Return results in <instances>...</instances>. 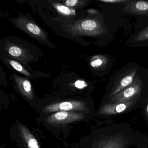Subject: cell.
<instances>
[{
  "label": "cell",
  "mask_w": 148,
  "mask_h": 148,
  "mask_svg": "<svg viewBox=\"0 0 148 148\" xmlns=\"http://www.w3.org/2000/svg\"><path fill=\"white\" fill-rule=\"evenodd\" d=\"M67 31L72 36H97L103 32L100 21L93 18L77 21L68 25Z\"/></svg>",
  "instance_id": "6da1fadb"
},
{
  "label": "cell",
  "mask_w": 148,
  "mask_h": 148,
  "mask_svg": "<svg viewBox=\"0 0 148 148\" xmlns=\"http://www.w3.org/2000/svg\"><path fill=\"white\" fill-rule=\"evenodd\" d=\"M83 112H77L60 111L53 112L46 118L45 122L49 125L61 126L84 119Z\"/></svg>",
  "instance_id": "7a4b0ae2"
},
{
  "label": "cell",
  "mask_w": 148,
  "mask_h": 148,
  "mask_svg": "<svg viewBox=\"0 0 148 148\" xmlns=\"http://www.w3.org/2000/svg\"><path fill=\"white\" fill-rule=\"evenodd\" d=\"M87 110L86 104L80 100H70L49 105L44 107V113H50L60 111L83 112Z\"/></svg>",
  "instance_id": "3957f363"
},
{
  "label": "cell",
  "mask_w": 148,
  "mask_h": 148,
  "mask_svg": "<svg viewBox=\"0 0 148 148\" xmlns=\"http://www.w3.org/2000/svg\"><path fill=\"white\" fill-rule=\"evenodd\" d=\"M14 21L18 28L34 38L44 42L48 41L45 32L28 18L21 17L15 19Z\"/></svg>",
  "instance_id": "277c9868"
},
{
  "label": "cell",
  "mask_w": 148,
  "mask_h": 148,
  "mask_svg": "<svg viewBox=\"0 0 148 148\" xmlns=\"http://www.w3.org/2000/svg\"><path fill=\"white\" fill-rule=\"evenodd\" d=\"M141 83L138 78L136 79L129 86L117 94L112 96L111 100L114 103H123L133 100L141 91Z\"/></svg>",
  "instance_id": "5b68a950"
},
{
  "label": "cell",
  "mask_w": 148,
  "mask_h": 148,
  "mask_svg": "<svg viewBox=\"0 0 148 148\" xmlns=\"http://www.w3.org/2000/svg\"><path fill=\"white\" fill-rule=\"evenodd\" d=\"M18 129L19 137L25 148H40L38 140L26 126L18 123Z\"/></svg>",
  "instance_id": "8992f818"
},
{
  "label": "cell",
  "mask_w": 148,
  "mask_h": 148,
  "mask_svg": "<svg viewBox=\"0 0 148 148\" xmlns=\"http://www.w3.org/2000/svg\"><path fill=\"white\" fill-rule=\"evenodd\" d=\"M5 50L10 56L24 64H26L30 59L29 53L25 49L19 46L11 44L6 46Z\"/></svg>",
  "instance_id": "52a82bcc"
},
{
  "label": "cell",
  "mask_w": 148,
  "mask_h": 148,
  "mask_svg": "<svg viewBox=\"0 0 148 148\" xmlns=\"http://www.w3.org/2000/svg\"><path fill=\"white\" fill-rule=\"evenodd\" d=\"M134 103V99L123 103L106 104L104 106L100 111L102 115H109L121 113L131 106Z\"/></svg>",
  "instance_id": "ba28073f"
},
{
  "label": "cell",
  "mask_w": 148,
  "mask_h": 148,
  "mask_svg": "<svg viewBox=\"0 0 148 148\" xmlns=\"http://www.w3.org/2000/svg\"><path fill=\"white\" fill-rule=\"evenodd\" d=\"M14 79L18 88L21 94L29 100H32L34 94L30 81L27 79L18 75H14Z\"/></svg>",
  "instance_id": "9c48e42d"
},
{
  "label": "cell",
  "mask_w": 148,
  "mask_h": 148,
  "mask_svg": "<svg viewBox=\"0 0 148 148\" xmlns=\"http://www.w3.org/2000/svg\"><path fill=\"white\" fill-rule=\"evenodd\" d=\"M136 73V71H133L123 77L115 86V88L110 94V96L112 97L117 94L124 88L130 85L133 82V78Z\"/></svg>",
  "instance_id": "30bf717a"
},
{
  "label": "cell",
  "mask_w": 148,
  "mask_h": 148,
  "mask_svg": "<svg viewBox=\"0 0 148 148\" xmlns=\"http://www.w3.org/2000/svg\"><path fill=\"white\" fill-rule=\"evenodd\" d=\"M124 145L123 141L121 138L112 137L99 142L97 148H123Z\"/></svg>",
  "instance_id": "8fae6325"
},
{
  "label": "cell",
  "mask_w": 148,
  "mask_h": 148,
  "mask_svg": "<svg viewBox=\"0 0 148 148\" xmlns=\"http://www.w3.org/2000/svg\"><path fill=\"white\" fill-rule=\"evenodd\" d=\"M127 11L133 14H148V2L143 1L130 3L126 8Z\"/></svg>",
  "instance_id": "7c38bea8"
},
{
  "label": "cell",
  "mask_w": 148,
  "mask_h": 148,
  "mask_svg": "<svg viewBox=\"0 0 148 148\" xmlns=\"http://www.w3.org/2000/svg\"><path fill=\"white\" fill-rule=\"evenodd\" d=\"M53 5L60 14L64 16H73L76 14L75 10L60 3H53Z\"/></svg>",
  "instance_id": "4fadbf2b"
},
{
  "label": "cell",
  "mask_w": 148,
  "mask_h": 148,
  "mask_svg": "<svg viewBox=\"0 0 148 148\" xmlns=\"http://www.w3.org/2000/svg\"><path fill=\"white\" fill-rule=\"evenodd\" d=\"M107 63V59L103 56H96L91 60L90 65L94 68H99L105 65Z\"/></svg>",
  "instance_id": "5bb4252c"
},
{
  "label": "cell",
  "mask_w": 148,
  "mask_h": 148,
  "mask_svg": "<svg viewBox=\"0 0 148 148\" xmlns=\"http://www.w3.org/2000/svg\"><path fill=\"white\" fill-rule=\"evenodd\" d=\"M8 62L12 66V67L14 69H15L16 71L24 74L25 76H28V77L31 76L30 73L27 71H26L18 62L15 61V60H8Z\"/></svg>",
  "instance_id": "9a60e30c"
},
{
  "label": "cell",
  "mask_w": 148,
  "mask_h": 148,
  "mask_svg": "<svg viewBox=\"0 0 148 148\" xmlns=\"http://www.w3.org/2000/svg\"><path fill=\"white\" fill-rule=\"evenodd\" d=\"M148 40V27L141 31L136 37V40L137 41Z\"/></svg>",
  "instance_id": "2e32d148"
},
{
  "label": "cell",
  "mask_w": 148,
  "mask_h": 148,
  "mask_svg": "<svg viewBox=\"0 0 148 148\" xmlns=\"http://www.w3.org/2000/svg\"><path fill=\"white\" fill-rule=\"evenodd\" d=\"M83 3L84 1H79L78 0H67L65 2L66 5L71 8L75 7L80 5H83Z\"/></svg>",
  "instance_id": "e0dca14e"
},
{
  "label": "cell",
  "mask_w": 148,
  "mask_h": 148,
  "mask_svg": "<svg viewBox=\"0 0 148 148\" xmlns=\"http://www.w3.org/2000/svg\"><path fill=\"white\" fill-rule=\"evenodd\" d=\"M75 86L79 89H82L85 86H86V83L85 81L82 80H78L75 84Z\"/></svg>",
  "instance_id": "ac0fdd59"
},
{
  "label": "cell",
  "mask_w": 148,
  "mask_h": 148,
  "mask_svg": "<svg viewBox=\"0 0 148 148\" xmlns=\"http://www.w3.org/2000/svg\"><path fill=\"white\" fill-rule=\"evenodd\" d=\"M100 1L102 2H106V3H119V2H123L126 1H123V0H101Z\"/></svg>",
  "instance_id": "d6986e66"
},
{
  "label": "cell",
  "mask_w": 148,
  "mask_h": 148,
  "mask_svg": "<svg viewBox=\"0 0 148 148\" xmlns=\"http://www.w3.org/2000/svg\"><path fill=\"white\" fill-rule=\"evenodd\" d=\"M89 12L90 13L91 12H92V13H94L96 12V10H89Z\"/></svg>",
  "instance_id": "ffe728a7"
},
{
  "label": "cell",
  "mask_w": 148,
  "mask_h": 148,
  "mask_svg": "<svg viewBox=\"0 0 148 148\" xmlns=\"http://www.w3.org/2000/svg\"><path fill=\"white\" fill-rule=\"evenodd\" d=\"M147 112H148V104L147 106Z\"/></svg>",
  "instance_id": "44dd1931"
}]
</instances>
